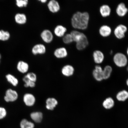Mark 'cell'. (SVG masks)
<instances>
[{"label": "cell", "mask_w": 128, "mask_h": 128, "mask_svg": "<svg viewBox=\"0 0 128 128\" xmlns=\"http://www.w3.org/2000/svg\"><path fill=\"white\" fill-rule=\"evenodd\" d=\"M89 19L90 16L87 12H76L72 17V25L75 28L86 30L88 28Z\"/></svg>", "instance_id": "6da1fadb"}, {"label": "cell", "mask_w": 128, "mask_h": 128, "mask_svg": "<svg viewBox=\"0 0 128 128\" xmlns=\"http://www.w3.org/2000/svg\"><path fill=\"white\" fill-rule=\"evenodd\" d=\"M73 42H76V47L78 50H84L89 44L87 37L84 33L77 31H72L70 33Z\"/></svg>", "instance_id": "7a4b0ae2"}, {"label": "cell", "mask_w": 128, "mask_h": 128, "mask_svg": "<svg viewBox=\"0 0 128 128\" xmlns=\"http://www.w3.org/2000/svg\"><path fill=\"white\" fill-rule=\"evenodd\" d=\"M113 60L116 65L118 67H124L127 65L128 59L126 56L121 52H118L114 56Z\"/></svg>", "instance_id": "3957f363"}, {"label": "cell", "mask_w": 128, "mask_h": 128, "mask_svg": "<svg viewBox=\"0 0 128 128\" xmlns=\"http://www.w3.org/2000/svg\"><path fill=\"white\" fill-rule=\"evenodd\" d=\"M18 98V94L16 91L9 89L6 91L4 99L6 102H13L16 100Z\"/></svg>", "instance_id": "277c9868"}, {"label": "cell", "mask_w": 128, "mask_h": 128, "mask_svg": "<svg viewBox=\"0 0 128 128\" xmlns=\"http://www.w3.org/2000/svg\"><path fill=\"white\" fill-rule=\"evenodd\" d=\"M128 28L125 25L120 24L115 28L114 33L115 36L118 39H122L125 36V33L127 32Z\"/></svg>", "instance_id": "5b68a950"}, {"label": "cell", "mask_w": 128, "mask_h": 128, "mask_svg": "<svg viewBox=\"0 0 128 128\" xmlns=\"http://www.w3.org/2000/svg\"><path fill=\"white\" fill-rule=\"evenodd\" d=\"M23 101L25 104L28 106H32L34 104L36 99L34 96L30 93L25 94L23 97Z\"/></svg>", "instance_id": "8992f818"}, {"label": "cell", "mask_w": 128, "mask_h": 128, "mask_svg": "<svg viewBox=\"0 0 128 128\" xmlns=\"http://www.w3.org/2000/svg\"><path fill=\"white\" fill-rule=\"evenodd\" d=\"M40 36L43 40L48 44L52 42L53 39V35L52 32L48 30H44L42 32Z\"/></svg>", "instance_id": "52a82bcc"}, {"label": "cell", "mask_w": 128, "mask_h": 128, "mask_svg": "<svg viewBox=\"0 0 128 128\" xmlns=\"http://www.w3.org/2000/svg\"><path fill=\"white\" fill-rule=\"evenodd\" d=\"M48 7L51 12L55 13L59 12L60 7L58 2L55 0H51L48 4Z\"/></svg>", "instance_id": "ba28073f"}, {"label": "cell", "mask_w": 128, "mask_h": 128, "mask_svg": "<svg viewBox=\"0 0 128 128\" xmlns=\"http://www.w3.org/2000/svg\"><path fill=\"white\" fill-rule=\"evenodd\" d=\"M46 51L45 46L44 44H41L35 45L32 49V52L34 55L44 54L45 53Z\"/></svg>", "instance_id": "9c48e42d"}, {"label": "cell", "mask_w": 128, "mask_h": 128, "mask_svg": "<svg viewBox=\"0 0 128 128\" xmlns=\"http://www.w3.org/2000/svg\"><path fill=\"white\" fill-rule=\"evenodd\" d=\"M93 75L95 79L98 81L103 80V70L100 66L97 65L93 72Z\"/></svg>", "instance_id": "30bf717a"}, {"label": "cell", "mask_w": 128, "mask_h": 128, "mask_svg": "<svg viewBox=\"0 0 128 128\" xmlns=\"http://www.w3.org/2000/svg\"><path fill=\"white\" fill-rule=\"evenodd\" d=\"M128 12V9L124 3H120L116 8V14L120 17L124 16L127 14Z\"/></svg>", "instance_id": "8fae6325"}, {"label": "cell", "mask_w": 128, "mask_h": 128, "mask_svg": "<svg viewBox=\"0 0 128 128\" xmlns=\"http://www.w3.org/2000/svg\"><path fill=\"white\" fill-rule=\"evenodd\" d=\"M93 57L94 62L98 64L102 63L104 58L103 52L99 50H96L93 53Z\"/></svg>", "instance_id": "7c38bea8"}, {"label": "cell", "mask_w": 128, "mask_h": 128, "mask_svg": "<svg viewBox=\"0 0 128 128\" xmlns=\"http://www.w3.org/2000/svg\"><path fill=\"white\" fill-rule=\"evenodd\" d=\"M54 55L57 58H64L68 56V52L65 48L61 47L56 50L54 52Z\"/></svg>", "instance_id": "4fadbf2b"}, {"label": "cell", "mask_w": 128, "mask_h": 128, "mask_svg": "<svg viewBox=\"0 0 128 128\" xmlns=\"http://www.w3.org/2000/svg\"><path fill=\"white\" fill-rule=\"evenodd\" d=\"M46 108L50 110H52L54 109L58 104V102L56 99L54 98H49L46 102Z\"/></svg>", "instance_id": "5bb4252c"}, {"label": "cell", "mask_w": 128, "mask_h": 128, "mask_svg": "<svg viewBox=\"0 0 128 128\" xmlns=\"http://www.w3.org/2000/svg\"><path fill=\"white\" fill-rule=\"evenodd\" d=\"M74 71V68L73 66L71 65H67L62 68V72L64 76L68 77L73 75Z\"/></svg>", "instance_id": "9a60e30c"}, {"label": "cell", "mask_w": 128, "mask_h": 128, "mask_svg": "<svg viewBox=\"0 0 128 128\" xmlns=\"http://www.w3.org/2000/svg\"><path fill=\"white\" fill-rule=\"evenodd\" d=\"M99 32L100 36L104 37H106L111 34V28L108 25H104L100 27L99 30Z\"/></svg>", "instance_id": "2e32d148"}, {"label": "cell", "mask_w": 128, "mask_h": 128, "mask_svg": "<svg viewBox=\"0 0 128 128\" xmlns=\"http://www.w3.org/2000/svg\"><path fill=\"white\" fill-rule=\"evenodd\" d=\"M28 64L23 61H20L17 64V68L18 71L22 73L27 72L29 70Z\"/></svg>", "instance_id": "e0dca14e"}, {"label": "cell", "mask_w": 128, "mask_h": 128, "mask_svg": "<svg viewBox=\"0 0 128 128\" xmlns=\"http://www.w3.org/2000/svg\"><path fill=\"white\" fill-rule=\"evenodd\" d=\"M111 8L108 5L103 4L100 7V13L104 17L108 16L111 14Z\"/></svg>", "instance_id": "ac0fdd59"}, {"label": "cell", "mask_w": 128, "mask_h": 128, "mask_svg": "<svg viewBox=\"0 0 128 128\" xmlns=\"http://www.w3.org/2000/svg\"><path fill=\"white\" fill-rule=\"evenodd\" d=\"M67 31V29L62 25L57 26L54 30L55 34L58 37H62L64 36L65 34Z\"/></svg>", "instance_id": "d6986e66"}, {"label": "cell", "mask_w": 128, "mask_h": 128, "mask_svg": "<svg viewBox=\"0 0 128 128\" xmlns=\"http://www.w3.org/2000/svg\"><path fill=\"white\" fill-rule=\"evenodd\" d=\"M27 17L24 14L18 13L15 16V20L16 23L20 24H24L26 23Z\"/></svg>", "instance_id": "ffe728a7"}, {"label": "cell", "mask_w": 128, "mask_h": 128, "mask_svg": "<svg viewBox=\"0 0 128 128\" xmlns=\"http://www.w3.org/2000/svg\"><path fill=\"white\" fill-rule=\"evenodd\" d=\"M30 117L35 122L40 123L42 120L43 114L40 112H33L30 114Z\"/></svg>", "instance_id": "44dd1931"}, {"label": "cell", "mask_w": 128, "mask_h": 128, "mask_svg": "<svg viewBox=\"0 0 128 128\" xmlns=\"http://www.w3.org/2000/svg\"><path fill=\"white\" fill-rule=\"evenodd\" d=\"M6 78L8 82L14 86H16L18 84V80L12 75L8 74L6 75Z\"/></svg>", "instance_id": "7402d4cb"}, {"label": "cell", "mask_w": 128, "mask_h": 128, "mask_svg": "<svg viewBox=\"0 0 128 128\" xmlns=\"http://www.w3.org/2000/svg\"><path fill=\"white\" fill-rule=\"evenodd\" d=\"M114 101L111 98L109 97L104 100L103 104L104 108L106 109H110L114 106Z\"/></svg>", "instance_id": "603a6c76"}, {"label": "cell", "mask_w": 128, "mask_h": 128, "mask_svg": "<svg viewBox=\"0 0 128 128\" xmlns=\"http://www.w3.org/2000/svg\"><path fill=\"white\" fill-rule=\"evenodd\" d=\"M116 97L120 101H124L128 98V92L125 90L121 91L117 94Z\"/></svg>", "instance_id": "cb8c5ba5"}, {"label": "cell", "mask_w": 128, "mask_h": 128, "mask_svg": "<svg viewBox=\"0 0 128 128\" xmlns=\"http://www.w3.org/2000/svg\"><path fill=\"white\" fill-rule=\"evenodd\" d=\"M20 128H34V125L33 123L26 119H23L20 123Z\"/></svg>", "instance_id": "d4e9b609"}, {"label": "cell", "mask_w": 128, "mask_h": 128, "mask_svg": "<svg viewBox=\"0 0 128 128\" xmlns=\"http://www.w3.org/2000/svg\"><path fill=\"white\" fill-rule=\"evenodd\" d=\"M112 71V68L110 66H106L103 70V76L104 79H108L111 76Z\"/></svg>", "instance_id": "484cf974"}, {"label": "cell", "mask_w": 128, "mask_h": 128, "mask_svg": "<svg viewBox=\"0 0 128 128\" xmlns=\"http://www.w3.org/2000/svg\"><path fill=\"white\" fill-rule=\"evenodd\" d=\"M10 33L8 32L3 30H0V40H8L10 38Z\"/></svg>", "instance_id": "4316f807"}, {"label": "cell", "mask_w": 128, "mask_h": 128, "mask_svg": "<svg viewBox=\"0 0 128 128\" xmlns=\"http://www.w3.org/2000/svg\"><path fill=\"white\" fill-rule=\"evenodd\" d=\"M23 80V81L25 83V84H24V86L26 88L30 87L32 88L36 86L35 82L30 81L27 77L26 76L24 77Z\"/></svg>", "instance_id": "83f0119b"}, {"label": "cell", "mask_w": 128, "mask_h": 128, "mask_svg": "<svg viewBox=\"0 0 128 128\" xmlns=\"http://www.w3.org/2000/svg\"><path fill=\"white\" fill-rule=\"evenodd\" d=\"M28 4V0H16V4L19 8L26 7Z\"/></svg>", "instance_id": "f1b7e54d"}, {"label": "cell", "mask_w": 128, "mask_h": 128, "mask_svg": "<svg viewBox=\"0 0 128 128\" xmlns=\"http://www.w3.org/2000/svg\"><path fill=\"white\" fill-rule=\"evenodd\" d=\"M63 36V41L64 44H69L73 42L72 38L70 33L68 34Z\"/></svg>", "instance_id": "f546056e"}, {"label": "cell", "mask_w": 128, "mask_h": 128, "mask_svg": "<svg viewBox=\"0 0 128 128\" xmlns=\"http://www.w3.org/2000/svg\"><path fill=\"white\" fill-rule=\"evenodd\" d=\"M26 76L30 81L33 82H36V76L35 73L33 72H30Z\"/></svg>", "instance_id": "4dcf8cb0"}, {"label": "cell", "mask_w": 128, "mask_h": 128, "mask_svg": "<svg viewBox=\"0 0 128 128\" xmlns=\"http://www.w3.org/2000/svg\"><path fill=\"white\" fill-rule=\"evenodd\" d=\"M7 115V112L6 109L3 107H0V120L3 119Z\"/></svg>", "instance_id": "1f68e13d"}, {"label": "cell", "mask_w": 128, "mask_h": 128, "mask_svg": "<svg viewBox=\"0 0 128 128\" xmlns=\"http://www.w3.org/2000/svg\"><path fill=\"white\" fill-rule=\"evenodd\" d=\"M40 2L42 3H45L47 1V0H40Z\"/></svg>", "instance_id": "d6a6232c"}, {"label": "cell", "mask_w": 128, "mask_h": 128, "mask_svg": "<svg viewBox=\"0 0 128 128\" xmlns=\"http://www.w3.org/2000/svg\"><path fill=\"white\" fill-rule=\"evenodd\" d=\"M1 55L0 54V63L1 62Z\"/></svg>", "instance_id": "836d02e7"}, {"label": "cell", "mask_w": 128, "mask_h": 128, "mask_svg": "<svg viewBox=\"0 0 128 128\" xmlns=\"http://www.w3.org/2000/svg\"><path fill=\"white\" fill-rule=\"evenodd\" d=\"M126 84H127V86H128V79L127 80V81H126Z\"/></svg>", "instance_id": "e575fe53"}, {"label": "cell", "mask_w": 128, "mask_h": 128, "mask_svg": "<svg viewBox=\"0 0 128 128\" xmlns=\"http://www.w3.org/2000/svg\"><path fill=\"white\" fill-rule=\"evenodd\" d=\"M127 55L128 56V48H127Z\"/></svg>", "instance_id": "d590c367"}, {"label": "cell", "mask_w": 128, "mask_h": 128, "mask_svg": "<svg viewBox=\"0 0 128 128\" xmlns=\"http://www.w3.org/2000/svg\"><path fill=\"white\" fill-rule=\"evenodd\" d=\"M127 70H128V68H127Z\"/></svg>", "instance_id": "8d00e7d4"}]
</instances>
